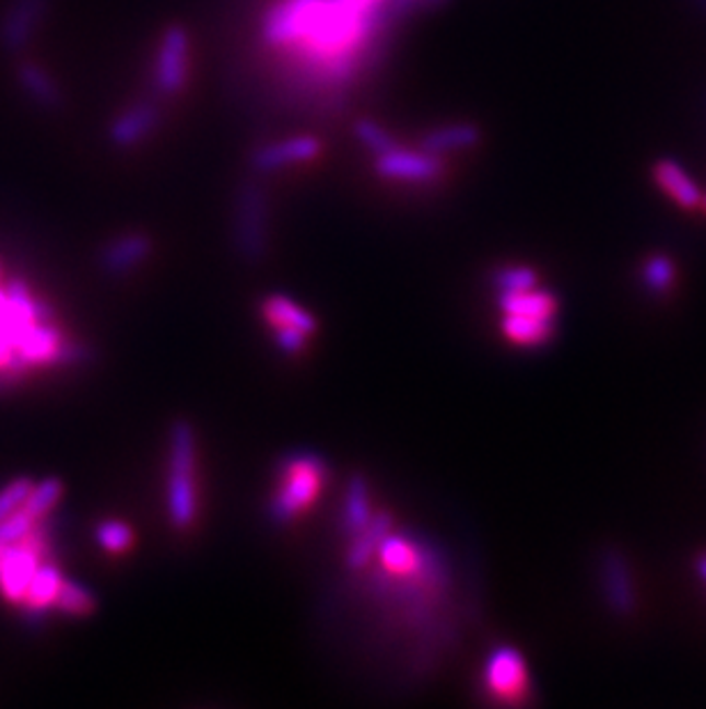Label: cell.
<instances>
[{
    "instance_id": "1",
    "label": "cell",
    "mask_w": 706,
    "mask_h": 709,
    "mask_svg": "<svg viewBox=\"0 0 706 709\" xmlns=\"http://www.w3.org/2000/svg\"><path fill=\"white\" fill-rule=\"evenodd\" d=\"M326 464L315 453H294L282 460L280 487L271 499L269 514L275 524L292 522V519L308 508L323 485Z\"/></svg>"
},
{
    "instance_id": "2",
    "label": "cell",
    "mask_w": 706,
    "mask_h": 709,
    "mask_svg": "<svg viewBox=\"0 0 706 709\" xmlns=\"http://www.w3.org/2000/svg\"><path fill=\"white\" fill-rule=\"evenodd\" d=\"M196 437L186 420H177L170 430V473H168V512L177 528L193 524L196 501Z\"/></svg>"
},
{
    "instance_id": "3",
    "label": "cell",
    "mask_w": 706,
    "mask_h": 709,
    "mask_svg": "<svg viewBox=\"0 0 706 709\" xmlns=\"http://www.w3.org/2000/svg\"><path fill=\"white\" fill-rule=\"evenodd\" d=\"M44 317L46 311L28 297L21 280H12L5 290H0V368L12 374L26 370L16 357V349L26 330L44 322Z\"/></svg>"
},
{
    "instance_id": "4",
    "label": "cell",
    "mask_w": 706,
    "mask_h": 709,
    "mask_svg": "<svg viewBox=\"0 0 706 709\" xmlns=\"http://www.w3.org/2000/svg\"><path fill=\"white\" fill-rule=\"evenodd\" d=\"M269 211L262 184L255 177L239 186L237 202H234V244L248 263H260L267 253Z\"/></svg>"
},
{
    "instance_id": "5",
    "label": "cell",
    "mask_w": 706,
    "mask_h": 709,
    "mask_svg": "<svg viewBox=\"0 0 706 709\" xmlns=\"http://www.w3.org/2000/svg\"><path fill=\"white\" fill-rule=\"evenodd\" d=\"M44 535L42 526H35L26 539L10 547H0V593L8 602L21 604L28 593V585L44 562Z\"/></svg>"
},
{
    "instance_id": "6",
    "label": "cell",
    "mask_w": 706,
    "mask_h": 709,
    "mask_svg": "<svg viewBox=\"0 0 706 709\" xmlns=\"http://www.w3.org/2000/svg\"><path fill=\"white\" fill-rule=\"evenodd\" d=\"M188 51H191V37L179 23L168 26L161 37L156 62H154V90L163 97L179 94L188 79Z\"/></svg>"
},
{
    "instance_id": "7",
    "label": "cell",
    "mask_w": 706,
    "mask_h": 709,
    "mask_svg": "<svg viewBox=\"0 0 706 709\" xmlns=\"http://www.w3.org/2000/svg\"><path fill=\"white\" fill-rule=\"evenodd\" d=\"M323 0H282L262 21V39L269 46H287L305 37Z\"/></svg>"
},
{
    "instance_id": "8",
    "label": "cell",
    "mask_w": 706,
    "mask_h": 709,
    "mask_svg": "<svg viewBox=\"0 0 706 709\" xmlns=\"http://www.w3.org/2000/svg\"><path fill=\"white\" fill-rule=\"evenodd\" d=\"M321 154V140L317 136L303 133V136H290L285 140H278V143H269L257 148L248 163L255 175H269L292 168L298 163H310Z\"/></svg>"
},
{
    "instance_id": "9",
    "label": "cell",
    "mask_w": 706,
    "mask_h": 709,
    "mask_svg": "<svg viewBox=\"0 0 706 709\" xmlns=\"http://www.w3.org/2000/svg\"><path fill=\"white\" fill-rule=\"evenodd\" d=\"M599 585L608 608L615 616H633L638 595H635V583L628 560L617 549H605L599 558Z\"/></svg>"
},
{
    "instance_id": "10",
    "label": "cell",
    "mask_w": 706,
    "mask_h": 709,
    "mask_svg": "<svg viewBox=\"0 0 706 709\" xmlns=\"http://www.w3.org/2000/svg\"><path fill=\"white\" fill-rule=\"evenodd\" d=\"M374 171L384 179L425 184L436 179L443 173V161L440 156L430 154L425 150L415 152V150L395 148L386 154L374 156Z\"/></svg>"
},
{
    "instance_id": "11",
    "label": "cell",
    "mask_w": 706,
    "mask_h": 709,
    "mask_svg": "<svg viewBox=\"0 0 706 709\" xmlns=\"http://www.w3.org/2000/svg\"><path fill=\"white\" fill-rule=\"evenodd\" d=\"M46 12H49V0H10L0 19V46L10 54L26 49L42 28Z\"/></svg>"
},
{
    "instance_id": "12",
    "label": "cell",
    "mask_w": 706,
    "mask_h": 709,
    "mask_svg": "<svg viewBox=\"0 0 706 709\" xmlns=\"http://www.w3.org/2000/svg\"><path fill=\"white\" fill-rule=\"evenodd\" d=\"M486 689L501 700L516 702L528 691V671L523 656L511 648H498L486 661Z\"/></svg>"
},
{
    "instance_id": "13",
    "label": "cell",
    "mask_w": 706,
    "mask_h": 709,
    "mask_svg": "<svg viewBox=\"0 0 706 709\" xmlns=\"http://www.w3.org/2000/svg\"><path fill=\"white\" fill-rule=\"evenodd\" d=\"M161 111L154 102H138L122 111L108 127V140L117 150H131L154 133Z\"/></svg>"
},
{
    "instance_id": "14",
    "label": "cell",
    "mask_w": 706,
    "mask_h": 709,
    "mask_svg": "<svg viewBox=\"0 0 706 709\" xmlns=\"http://www.w3.org/2000/svg\"><path fill=\"white\" fill-rule=\"evenodd\" d=\"M654 182L661 191L681 209H702V188L695 184L691 173L684 168V165L672 161V159H661L654 165Z\"/></svg>"
},
{
    "instance_id": "15",
    "label": "cell",
    "mask_w": 706,
    "mask_h": 709,
    "mask_svg": "<svg viewBox=\"0 0 706 709\" xmlns=\"http://www.w3.org/2000/svg\"><path fill=\"white\" fill-rule=\"evenodd\" d=\"M62 572L54 562H42L37 567V572L28 585V593L23 597V616L26 620L39 623L42 616L51 606H56V597L60 593V585H62Z\"/></svg>"
},
{
    "instance_id": "16",
    "label": "cell",
    "mask_w": 706,
    "mask_h": 709,
    "mask_svg": "<svg viewBox=\"0 0 706 709\" xmlns=\"http://www.w3.org/2000/svg\"><path fill=\"white\" fill-rule=\"evenodd\" d=\"M152 253V240L143 232H129L117 236L102 253V265L108 274H127L143 265Z\"/></svg>"
},
{
    "instance_id": "17",
    "label": "cell",
    "mask_w": 706,
    "mask_h": 709,
    "mask_svg": "<svg viewBox=\"0 0 706 709\" xmlns=\"http://www.w3.org/2000/svg\"><path fill=\"white\" fill-rule=\"evenodd\" d=\"M482 140V129L473 123H459V125H447L432 129L430 133L422 136V150L445 156V154H455L463 150H473L480 146Z\"/></svg>"
},
{
    "instance_id": "18",
    "label": "cell",
    "mask_w": 706,
    "mask_h": 709,
    "mask_svg": "<svg viewBox=\"0 0 706 709\" xmlns=\"http://www.w3.org/2000/svg\"><path fill=\"white\" fill-rule=\"evenodd\" d=\"M501 309L505 315H528L555 319L557 301L546 290H521V292H501Z\"/></svg>"
},
{
    "instance_id": "19",
    "label": "cell",
    "mask_w": 706,
    "mask_h": 709,
    "mask_svg": "<svg viewBox=\"0 0 706 709\" xmlns=\"http://www.w3.org/2000/svg\"><path fill=\"white\" fill-rule=\"evenodd\" d=\"M16 77H19L23 92H26L35 104H39L42 108H58L60 106V100H62L60 88L44 67H39L37 62H31V60H23L16 69Z\"/></svg>"
},
{
    "instance_id": "20",
    "label": "cell",
    "mask_w": 706,
    "mask_h": 709,
    "mask_svg": "<svg viewBox=\"0 0 706 709\" xmlns=\"http://www.w3.org/2000/svg\"><path fill=\"white\" fill-rule=\"evenodd\" d=\"M503 330L509 340L523 347L546 345L555 334V319L528 317V315H505Z\"/></svg>"
},
{
    "instance_id": "21",
    "label": "cell",
    "mask_w": 706,
    "mask_h": 709,
    "mask_svg": "<svg viewBox=\"0 0 706 709\" xmlns=\"http://www.w3.org/2000/svg\"><path fill=\"white\" fill-rule=\"evenodd\" d=\"M264 317L273 328H298L308 336L317 328V322L308 311H303L301 305L282 294L269 297L264 301Z\"/></svg>"
},
{
    "instance_id": "22",
    "label": "cell",
    "mask_w": 706,
    "mask_h": 709,
    "mask_svg": "<svg viewBox=\"0 0 706 709\" xmlns=\"http://www.w3.org/2000/svg\"><path fill=\"white\" fill-rule=\"evenodd\" d=\"M388 528H390V519L386 514H379L372 519V522L365 526V531H361L356 535V539H353V545H351L349 558H346L351 570H361V567H365L369 562L372 554L379 549V545L386 539Z\"/></svg>"
},
{
    "instance_id": "23",
    "label": "cell",
    "mask_w": 706,
    "mask_h": 709,
    "mask_svg": "<svg viewBox=\"0 0 706 709\" xmlns=\"http://www.w3.org/2000/svg\"><path fill=\"white\" fill-rule=\"evenodd\" d=\"M372 522L369 512V493L363 478H353L346 491L344 501V514H342V528L349 535H358L365 531V526Z\"/></svg>"
},
{
    "instance_id": "24",
    "label": "cell",
    "mask_w": 706,
    "mask_h": 709,
    "mask_svg": "<svg viewBox=\"0 0 706 709\" xmlns=\"http://www.w3.org/2000/svg\"><path fill=\"white\" fill-rule=\"evenodd\" d=\"M56 608L64 616L72 618H85L92 616L94 608H97V597L92 595V590L74 579H62L60 593L56 597Z\"/></svg>"
},
{
    "instance_id": "25",
    "label": "cell",
    "mask_w": 706,
    "mask_h": 709,
    "mask_svg": "<svg viewBox=\"0 0 706 709\" xmlns=\"http://www.w3.org/2000/svg\"><path fill=\"white\" fill-rule=\"evenodd\" d=\"M640 278H643V286L647 288V292H651L656 297H663L674 286L676 267L668 255H651L645 259V265L640 269Z\"/></svg>"
},
{
    "instance_id": "26",
    "label": "cell",
    "mask_w": 706,
    "mask_h": 709,
    "mask_svg": "<svg viewBox=\"0 0 706 709\" xmlns=\"http://www.w3.org/2000/svg\"><path fill=\"white\" fill-rule=\"evenodd\" d=\"M353 136H356L358 143L374 156L399 148L395 136L390 131H386L379 123L369 120V117H361V120L353 123Z\"/></svg>"
},
{
    "instance_id": "27",
    "label": "cell",
    "mask_w": 706,
    "mask_h": 709,
    "mask_svg": "<svg viewBox=\"0 0 706 709\" xmlns=\"http://www.w3.org/2000/svg\"><path fill=\"white\" fill-rule=\"evenodd\" d=\"M60 499H62V480L44 478L42 483H33V489L28 493L26 503H23V510L35 519H44L58 505Z\"/></svg>"
},
{
    "instance_id": "28",
    "label": "cell",
    "mask_w": 706,
    "mask_h": 709,
    "mask_svg": "<svg viewBox=\"0 0 706 709\" xmlns=\"http://www.w3.org/2000/svg\"><path fill=\"white\" fill-rule=\"evenodd\" d=\"M94 537H97L99 547L108 554H122L131 547L133 542V531L129 528V524L125 522H117V519H106L94 531Z\"/></svg>"
},
{
    "instance_id": "29",
    "label": "cell",
    "mask_w": 706,
    "mask_h": 709,
    "mask_svg": "<svg viewBox=\"0 0 706 709\" xmlns=\"http://www.w3.org/2000/svg\"><path fill=\"white\" fill-rule=\"evenodd\" d=\"M35 522L37 519L31 516L23 508L5 516L3 522H0V547H10L21 539H26L28 533L35 528Z\"/></svg>"
},
{
    "instance_id": "30",
    "label": "cell",
    "mask_w": 706,
    "mask_h": 709,
    "mask_svg": "<svg viewBox=\"0 0 706 709\" xmlns=\"http://www.w3.org/2000/svg\"><path fill=\"white\" fill-rule=\"evenodd\" d=\"M31 489H33V480L28 478H16L0 489V522L23 508Z\"/></svg>"
},
{
    "instance_id": "31",
    "label": "cell",
    "mask_w": 706,
    "mask_h": 709,
    "mask_svg": "<svg viewBox=\"0 0 706 709\" xmlns=\"http://www.w3.org/2000/svg\"><path fill=\"white\" fill-rule=\"evenodd\" d=\"M537 274L530 267H507L496 274V288L501 292H521L537 288Z\"/></svg>"
},
{
    "instance_id": "32",
    "label": "cell",
    "mask_w": 706,
    "mask_h": 709,
    "mask_svg": "<svg viewBox=\"0 0 706 709\" xmlns=\"http://www.w3.org/2000/svg\"><path fill=\"white\" fill-rule=\"evenodd\" d=\"M305 336L308 334H303V330H298V328H278V345H280V349L296 353L303 347Z\"/></svg>"
},
{
    "instance_id": "33",
    "label": "cell",
    "mask_w": 706,
    "mask_h": 709,
    "mask_svg": "<svg viewBox=\"0 0 706 709\" xmlns=\"http://www.w3.org/2000/svg\"><path fill=\"white\" fill-rule=\"evenodd\" d=\"M695 574H697L699 581L706 585V551L697 554V558H695Z\"/></svg>"
},
{
    "instance_id": "34",
    "label": "cell",
    "mask_w": 706,
    "mask_h": 709,
    "mask_svg": "<svg viewBox=\"0 0 706 709\" xmlns=\"http://www.w3.org/2000/svg\"><path fill=\"white\" fill-rule=\"evenodd\" d=\"M697 5H699V8H704V10H706V0H697Z\"/></svg>"
},
{
    "instance_id": "35",
    "label": "cell",
    "mask_w": 706,
    "mask_h": 709,
    "mask_svg": "<svg viewBox=\"0 0 706 709\" xmlns=\"http://www.w3.org/2000/svg\"><path fill=\"white\" fill-rule=\"evenodd\" d=\"M702 209L706 211V194H704V198H702Z\"/></svg>"
}]
</instances>
